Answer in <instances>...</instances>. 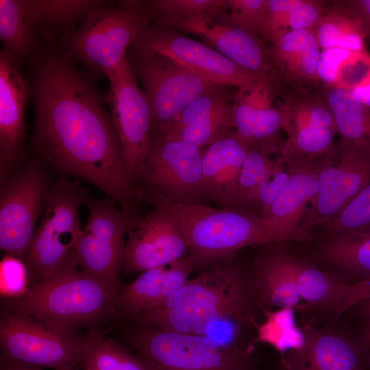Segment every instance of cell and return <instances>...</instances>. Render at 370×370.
Returning a JSON list of instances; mask_svg holds the SVG:
<instances>
[{
	"label": "cell",
	"mask_w": 370,
	"mask_h": 370,
	"mask_svg": "<svg viewBox=\"0 0 370 370\" xmlns=\"http://www.w3.org/2000/svg\"><path fill=\"white\" fill-rule=\"evenodd\" d=\"M323 3L313 0H297L288 17V29H312L325 10Z\"/></svg>",
	"instance_id": "47"
},
{
	"label": "cell",
	"mask_w": 370,
	"mask_h": 370,
	"mask_svg": "<svg viewBox=\"0 0 370 370\" xmlns=\"http://www.w3.org/2000/svg\"><path fill=\"white\" fill-rule=\"evenodd\" d=\"M249 278V268L235 261L234 258L218 262L197 278L188 280L179 291L151 309L170 310L212 304L232 295Z\"/></svg>",
	"instance_id": "25"
},
{
	"label": "cell",
	"mask_w": 370,
	"mask_h": 370,
	"mask_svg": "<svg viewBox=\"0 0 370 370\" xmlns=\"http://www.w3.org/2000/svg\"><path fill=\"white\" fill-rule=\"evenodd\" d=\"M323 97L334 117L341 140L370 148V108L355 100L346 88L325 87Z\"/></svg>",
	"instance_id": "34"
},
{
	"label": "cell",
	"mask_w": 370,
	"mask_h": 370,
	"mask_svg": "<svg viewBox=\"0 0 370 370\" xmlns=\"http://www.w3.org/2000/svg\"><path fill=\"white\" fill-rule=\"evenodd\" d=\"M125 245L100 239L83 230L71 260L85 274L119 291Z\"/></svg>",
	"instance_id": "28"
},
{
	"label": "cell",
	"mask_w": 370,
	"mask_h": 370,
	"mask_svg": "<svg viewBox=\"0 0 370 370\" xmlns=\"http://www.w3.org/2000/svg\"><path fill=\"white\" fill-rule=\"evenodd\" d=\"M275 168L260 182L250 202L247 214L262 219L269 212L271 205L277 197L289 176L285 164L276 157Z\"/></svg>",
	"instance_id": "43"
},
{
	"label": "cell",
	"mask_w": 370,
	"mask_h": 370,
	"mask_svg": "<svg viewBox=\"0 0 370 370\" xmlns=\"http://www.w3.org/2000/svg\"><path fill=\"white\" fill-rule=\"evenodd\" d=\"M125 56L149 99L151 140L162 137L192 101L221 85L164 55L131 45Z\"/></svg>",
	"instance_id": "6"
},
{
	"label": "cell",
	"mask_w": 370,
	"mask_h": 370,
	"mask_svg": "<svg viewBox=\"0 0 370 370\" xmlns=\"http://www.w3.org/2000/svg\"><path fill=\"white\" fill-rule=\"evenodd\" d=\"M195 269L193 261L188 255L167 265L142 272L134 281L118 291V312L134 320L179 291Z\"/></svg>",
	"instance_id": "22"
},
{
	"label": "cell",
	"mask_w": 370,
	"mask_h": 370,
	"mask_svg": "<svg viewBox=\"0 0 370 370\" xmlns=\"http://www.w3.org/2000/svg\"><path fill=\"white\" fill-rule=\"evenodd\" d=\"M269 49L278 76L295 85L319 81L321 51L313 29L288 31L271 42Z\"/></svg>",
	"instance_id": "26"
},
{
	"label": "cell",
	"mask_w": 370,
	"mask_h": 370,
	"mask_svg": "<svg viewBox=\"0 0 370 370\" xmlns=\"http://www.w3.org/2000/svg\"><path fill=\"white\" fill-rule=\"evenodd\" d=\"M1 357L50 370H75L80 365L82 338L49 329L15 311L0 323Z\"/></svg>",
	"instance_id": "12"
},
{
	"label": "cell",
	"mask_w": 370,
	"mask_h": 370,
	"mask_svg": "<svg viewBox=\"0 0 370 370\" xmlns=\"http://www.w3.org/2000/svg\"><path fill=\"white\" fill-rule=\"evenodd\" d=\"M204 149L182 139L153 140L138 182L173 201L204 204Z\"/></svg>",
	"instance_id": "13"
},
{
	"label": "cell",
	"mask_w": 370,
	"mask_h": 370,
	"mask_svg": "<svg viewBox=\"0 0 370 370\" xmlns=\"http://www.w3.org/2000/svg\"><path fill=\"white\" fill-rule=\"evenodd\" d=\"M368 298H370V278L344 285L336 293L325 312L336 318Z\"/></svg>",
	"instance_id": "46"
},
{
	"label": "cell",
	"mask_w": 370,
	"mask_h": 370,
	"mask_svg": "<svg viewBox=\"0 0 370 370\" xmlns=\"http://www.w3.org/2000/svg\"><path fill=\"white\" fill-rule=\"evenodd\" d=\"M84 370H160L148 358L90 329L82 338Z\"/></svg>",
	"instance_id": "29"
},
{
	"label": "cell",
	"mask_w": 370,
	"mask_h": 370,
	"mask_svg": "<svg viewBox=\"0 0 370 370\" xmlns=\"http://www.w3.org/2000/svg\"><path fill=\"white\" fill-rule=\"evenodd\" d=\"M135 190L139 201L163 209L176 221L195 269L233 258L247 246L267 243L260 218L204 204L177 203L143 184Z\"/></svg>",
	"instance_id": "3"
},
{
	"label": "cell",
	"mask_w": 370,
	"mask_h": 370,
	"mask_svg": "<svg viewBox=\"0 0 370 370\" xmlns=\"http://www.w3.org/2000/svg\"><path fill=\"white\" fill-rule=\"evenodd\" d=\"M282 118V129L314 124L338 133L334 117L326 101L318 95H308L290 100L278 107Z\"/></svg>",
	"instance_id": "39"
},
{
	"label": "cell",
	"mask_w": 370,
	"mask_h": 370,
	"mask_svg": "<svg viewBox=\"0 0 370 370\" xmlns=\"http://www.w3.org/2000/svg\"><path fill=\"white\" fill-rule=\"evenodd\" d=\"M131 349L160 370H257L253 349L230 347L210 338L140 325L130 333Z\"/></svg>",
	"instance_id": "8"
},
{
	"label": "cell",
	"mask_w": 370,
	"mask_h": 370,
	"mask_svg": "<svg viewBox=\"0 0 370 370\" xmlns=\"http://www.w3.org/2000/svg\"><path fill=\"white\" fill-rule=\"evenodd\" d=\"M28 271L18 258L5 255L0 262V292L3 297L18 298L27 291Z\"/></svg>",
	"instance_id": "44"
},
{
	"label": "cell",
	"mask_w": 370,
	"mask_h": 370,
	"mask_svg": "<svg viewBox=\"0 0 370 370\" xmlns=\"http://www.w3.org/2000/svg\"><path fill=\"white\" fill-rule=\"evenodd\" d=\"M188 253L186 238L176 221L163 209L153 207L128 231L123 268L129 273L143 272L171 264Z\"/></svg>",
	"instance_id": "18"
},
{
	"label": "cell",
	"mask_w": 370,
	"mask_h": 370,
	"mask_svg": "<svg viewBox=\"0 0 370 370\" xmlns=\"http://www.w3.org/2000/svg\"><path fill=\"white\" fill-rule=\"evenodd\" d=\"M0 39L3 49L23 65L37 50L40 36L22 0H0Z\"/></svg>",
	"instance_id": "30"
},
{
	"label": "cell",
	"mask_w": 370,
	"mask_h": 370,
	"mask_svg": "<svg viewBox=\"0 0 370 370\" xmlns=\"http://www.w3.org/2000/svg\"><path fill=\"white\" fill-rule=\"evenodd\" d=\"M88 191L77 180L53 182L41 222L24 258L34 284L43 280L69 261L80 239L78 211Z\"/></svg>",
	"instance_id": "7"
},
{
	"label": "cell",
	"mask_w": 370,
	"mask_h": 370,
	"mask_svg": "<svg viewBox=\"0 0 370 370\" xmlns=\"http://www.w3.org/2000/svg\"><path fill=\"white\" fill-rule=\"evenodd\" d=\"M270 155L267 152L258 149L249 151L229 210L247 214L258 186L277 164V158L271 160Z\"/></svg>",
	"instance_id": "40"
},
{
	"label": "cell",
	"mask_w": 370,
	"mask_h": 370,
	"mask_svg": "<svg viewBox=\"0 0 370 370\" xmlns=\"http://www.w3.org/2000/svg\"><path fill=\"white\" fill-rule=\"evenodd\" d=\"M40 36L58 38L77 27L92 10L110 1L104 0H22Z\"/></svg>",
	"instance_id": "27"
},
{
	"label": "cell",
	"mask_w": 370,
	"mask_h": 370,
	"mask_svg": "<svg viewBox=\"0 0 370 370\" xmlns=\"http://www.w3.org/2000/svg\"><path fill=\"white\" fill-rule=\"evenodd\" d=\"M0 370H45V369L27 365L1 357Z\"/></svg>",
	"instance_id": "51"
},
{
	"label": "cell",
	"mask_w": 370,
	"mask_h": 370,
	"mask_svg": "<svg viewBox=\"0 0 370 370\" xmlns=\"http://www.w3.org/2000/svg\"><path fill=\"white\" fill-rule=\"evenodd\" d=\"M151 22L145 1L110 2L90 12L58 39L66 53L97 79L117 66Z\"/></svg>",
	"instance_id": "4"
},
{
	"label": "cell",
	"mask_w": 370,
	"mask_h": 370,
	"mask_svg": "<svg viewBox=\"0 0 370 370\" xmlns=\"http://www.w3.org/2000/svg\"><path fill=\"white\" fill-rule=\"evenodd\" d=\"M258 309L250 275L240 289L217 302L170 310L149 309L134 320L164 331L206 336L227 347L251 349L253 347L246 343V338L251 330L256 331Z\"/></svg>",
	"instance_id": "5"
},
{
	"label": "cell",
	"mask_w": 370,
	"mask_h": 370,
	"mask_svg": "<svg viewBox=\"0 0 370 370\" xmlns=\"http://www.w3.org/2000/svg\"><path fill=\"white\" fill-rule=\"evenodd\" d=\"M343 3L359 21L365 35V42L370 43V0L343 1Z\"/></svg>",
	"instance_id": "48"
},
{
	"label": "cell",
	"mask_w": 370,
	"mask_h": 370,
	"mask_svg": "<svg viewBox=\"0 0 370 370\" xmlns=\"http://www.w3.org/2000/svg\"><path fill=\"white\" fill-rule=\"evenodd\" d=\"M321 227V240L354 238L369 234L370 183L334 219Z\"/></svg>",
	"instance_id": "38"
},
{
	"label": "cell",
	"mask_w": 370,
	"mask_h": 370,
	"mask_svg": "<svg viewBox=\"0 0 370 370\" xmlns=\"http://www.w3.org/2000/svg\"><path fill=\"white\" fill-rule=\"evenodd\" d=\"M132 46L169 56L199 75L238 89L262 79L206 44L189 38L182 32L158 22L152 21Z\"/></svg>",
	"instance_id": "14"
},
{
	"label": "cell",
	"mask_w": 370,
	"mask_h": 370,
	"mask_svg": "<svg viewBox=\"0 0 370 370\" xmlns=\"http://www.w3.org/2000/svg\"><path fill=\"white\" fill-rule=\"evenodd\" d=\"M226 17L235 26L262 36L267 14V0H227Z\"/></svg>",
	"instance_id": "42"
},
{
	"label": "cell",
	"mask_w": 370,
	"mask_h": 370,
	"mask_svg": "<svg viewBox=\"0 0 370 370\" xmlns=\"http://www.w3.org/2000/svg\"><path fill=\"white\" fill-rule=\"evenodd\" d=\"M106 103L119 136L124 169L132 182L139 179L151 145V111L148 97L126 56L106 75Z\"/></svg>",
	"instance_id": "11"
},
{
	"label": "cell",
	"mask_w": 370,
	"mask_h": 370,
	"mask_svg": "<svg viewBox=\"0 0 370 370\" xmlns=\"http://www.w3.org/2000/svg\"><path fill=\"white\" fill-rule=\"evenodd\" d=\"M248 153V148L234 131L204 149L202 179L206 201L221 208H229Z\"/></svg>",
	"instance_id": "24"
},
{
	"label": "cell",
	"mask_w": 370,
	"mask_h": 370,
	"mask_svg": "<svg viewBox=\"0 0 370 370\" xmlns=\"http://www.w3.org/2000/svg\"><path fill=\"white\" fill-rule=\"evenodd\" d=\"M273 83L259 79L238 89L233 103L234 132L249 151L258 149L278 153L282 141L278 132L282 118L273 106Z\"/></svg>",
	"instance_id": "21"
},
{
	"label": "cell",
	"mask_w": 370,
	"mask_h": 370,
	"mask_svg": "<svg viewBox=\"0 0 370 370\" xmlns=\"http://www.w3.org/2000/svg\"><path fill=\"white\" fill-rule=\"evenodd\" d=\"M320 49L367 51L362 27L343 1L325 10L313 29Z\"/></svg>",
	"instance_id": "32"
},
{
	"label": "cell",
	"mask_w": 370,
	"mask_h": 370,
	"mask_svg": "<svg viewBox=\"0 0 370 370\" xmlns=\"http://www.w3.org/2000/svg\"><path fill=\"white\" fill-rule=\"evenodd\" d=\"M318 257L340 273L352 279V284L370 278V233L347 238L321 240Z\"/></svg>",
	"instance_id": "31"
},
{
	"label": "cell",
	"mask_w": 370,
	"mask_h": 370,
	"mask_svg": "<svg viewBox=\"0 0 370 370\" xmlns=\"http://www.w3.org/2000/svg\"><path fill=\"white\" fill-rule=\"evenodd\" d=\"M290 266L300 297L312 306L325 312L341 288L348 284L338 274L324 272L292 254Z\"/></svg>",
	"instance_id": "36"
},
{
	"label": "cell",
	"mask_w": 370,
	"mask_h": 370,
	"mask_svg": "<svg viewBox=\"0 0 370 370\" xmlns=\"http://www.w3.org/2000/svg\"><path fill=\"white\" fill-rule=\"evenodd\" d=\"M349 91L355 100L370 108V71Z\"/></svg>",
	"instance_id": "49"
},
{
	"label": "cell",
	"mask_w": 370,
	"mask_h": 370,
	"mask_svg": "<svg viewBox=\"0 0 370 370\" xmlns=\"http://www.w3.org/2000/svg\"><path fill=\"white\" fill-rule=\"evenodd\" d=\"M317 176L319 189L300 227L310 241L312 229L334 219L370 183V148L341 140L337 151L319 158Z\"/></svg>",
	"instance_id": "10"
},
{
	"label": "cell",
	"mask_w": 370,
	"mask_h": 370,
	"mask_svg": "<svg viewBox=\"0 0 370 370\" xmlns=\"http://www.w3.org/2000/svg\"><path fill=\"white\" fill-rule=\"evenodd\" d=\"M151 20L192 18L227 10V0L145 1Z\"/></svg>",
	"instance_id": "41"
},
{
	"label": "cell",
	"mask_w": 370,
	"mask_h": 370,
	"mask_svg": "<svg viewBox=\"0 0 370 370\" xmlns=\"http://www.w3.org/2000/svg\"><path fill=\"white\" fill-rule=\"evenodd\" d=\"M226 10L192 18L153 20L182 33L195 34L236 64L271 83L278 77L272 65L269 49L259 36L232 24Z\"/></svg>",
	"instance_id": "15"
},
{
	"label": "cell",
	"mask_w": 370,
	"mask_h": 370,
	"mask_svg": "<svg viewBox=\"0 0 370 370\" xmlns=\"http://www.w3.org/2000/svg\"><path fill=\"white\" fill-rule=\"evenodd\" d=\"M47 167L34 156L0 181V248L5 255L23 259L28 253L53 184Z\"/></svg>",
	"instance_id": "9"
},
{
	"label": "cell",
	"mask_w": 370,
	"mask_h": 370,
	"mask_svg": "<svg viewBox=\"0 0 370 370\" xmlns=\"http://www.w3.org/2000/svg\"><path fill=\"white\" fill-rule=\"evenodd\" d=\"M118 291L85 274L70 260L49 278L29 286L11 303V308L49 329L69 334L119 316Z\"/></svg>",
	"instance_id": "2"
},
{
	"label": "cell",
	"mask_w": 370,
	"mask_h": 370,
	"mask_svg": "<svg viewBox=\"0 0 370 370\" xmlns=\"http://www.w3.org/2000/svg\"><path fill=\"white\" fill-rule=\"evenodd\" d=\"M352 308L356 310L360 316L370 314V298L363 300Z\"/></svg>",
	"instance_id": "52"
},
{
	"label": "cell",
	"mask_w": 370,
	"mask_h": 370,
	"mask_svg": "<svg viewBox=\"0 0 370 370\" xmlns=\"http://www.w3.org/2000/svg\"><path fill=\"white\" fill-rule=\"evenodd\" d=\"M23 64L0 52V181L19 166L25 156V108L30 98Z\"/></svg>",
	"instance_id": "17"
},
{
	"label": "cell",
	"mask_w": 370,
	"mask_h": 370,
	"mask_svg": "<svg viewBox=\"0 0 370 370\" xmlns=\"http://www.w3.org/2000/svg\"><path fill=\"white\" fill-rule=\"evenodd\" d=\"M249 267L260 310L294 308L301 297L290 266V253L281 243L260 245Z\"/></svg>",
	"instance_id": "23"
},
{
	"label": "cell",
	"mask_w": 370,
	"mask_h": 370,
	"mask_svg": "<svg viewBox=\"0 0 370 370\" xmlns=\"http://www.w3.org/2000/svg\"><path fill=\"white\" fill-rule=\"evenodd\" d=\"M116 204L109 197L98 199L88 195L84 204L88 208V219L84 231L106 241L125 245L128 231L138 224L141 217L119 209Z\"/></svg>",
	"instance_id": "35"
},
{
	"label": "cell",
	"mask_w": 370,
	"mask_h": 370,
	"mask_svg": "<svg viewBox=\"0 0 370 370\" xmlns=\"http://www.w3.org/2000/svg\"><path fill=\"white\" fill-rule=\"evenodd\" d=\"M370 71V55L341 48L322 49L317 76L325 87L351 89Z\"/></svg>",
	"instance_id": "33"
},
{
	"label": "cell",
	"mask_w": 370,
	"mask_h": 370,
	"mask_svg": "<svg viewBox=\"0 0 370 370\" xmlns=\"http://www.w3.org/2000/svg\"><path fill=\"white\" fill-rule=\"evenodd\" d=\"M264 321L256 324V334L252 341L272 346L282 355L299 349L304 343L305 334L295 322L293 308L276 310L263 308Z\"/></svg>",
	"instance_id": "37"
},
{
	"label": "cell",
	"mask_w": 370,
	"mask_h": 370,
	"mask_svg": "<svg viewBox=\"0 0 370 370\" xmlns=\"http://www.w3.org/2000/svg\"><path fill=\"white\" fill-rule=\"evenodd\" d=\"M361 317L362 321L360 327V337L358 339L365 351L370 367V314Z\"/></svg>",
	"instance_id": "50"
},
{
	"label": "cell",
	"mask_w": 370,
	"mask_h": 370,
	"mask_svg": "<svg viewBox=\"0 0 370 370\" xmlns=\"http://www.w3.org/2000/svg\"><path fill=\"white\" fill-rule=\"evenodd\" d=\"M26 64L35 156L61 174L87 180L121 209L138 214L139 200L125 171L121 142L97 78L80 69L50 36L40 37Z\"/></svg>",
	"instance_id": "1"
},
{
	"label": "cell",
	"mask_w": 370,
	"mask_h": 370,
	"mask_svg": "<svg viewBox=\"0 0 370 370\" xmlns=\"http://www.w3.org/2000/svg\"><path fill=\"white\" fill-rule=\"evenodd\" d=\"M237 89L221 84L200 96L182 110L162 137L205 148L234 131L233 103Z\"/></svg>",
	"instance_id": "20"
},
{
	"label": "cell",
	"mask_w": 370,
	"mask_h": 370,
	"mask_svg": "<svg viewBox=\"0 0 370 370\" xmlns=\"http://www.w3.org/2000/svg\"><path fill=\"white\" fill-rule=\"evenodd\" d=\"M303 345L282 355L284 370H367L358 339L332 325L304 332Z\"/></svg>",
	"instance_id": "19"
},
{
	"label": "cell",
	"mask_w": 370,
	"mask_h": 370,
	"mask_svg": "<svg viewBox=\"0 0 370 370\" xmlns=\"http://www.w3.org/2000/svg\"><path fill=\"white\" fill-rule=\"evenodd\" d=\"M297 0H267V14L262 36L270 42L289 31L288 17Z\"/></svg>",
	"instance_id": "45"
},
{
	"label": "cell",
	"mask_w": 370,
	"mask_h": 370,
	"mask_svg": "<svg viewBox=\"0 0 370 370\" xmlns=\"http://www.w3.org/2000/svg\"><path fill=\"white\" fill-rule=\"evenodd\" d=\"M319 158H293L283 160L289 176L271 206L261 219L267 243L310 241L300 231L306 204L319 189Z\"/></svg>",
	"instance_id": "16"
}]
</instances>
